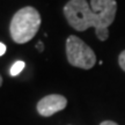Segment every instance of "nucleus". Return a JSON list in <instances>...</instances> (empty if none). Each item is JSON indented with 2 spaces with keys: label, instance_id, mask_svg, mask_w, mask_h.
I'll use <instances>...</instances> for the list:
<instances>
[{
  "label": "nucleus",
  "instance_id": "nucleus-1",
  "mask_svg": "<svg viewBox=\"0 0 125 125\" xmlns=\"http://www.w3.org/2000/svg\"><path fill=\"white\" fill-rule=\"evenodd\" d=\"M64 15L68 24L76 31H85L95 28V34L100 41L108 40V28L115 21L117 13L116 0H70L64 6Z\"/></svg>",
  "mask_w": 125,
  "mask_h": 125
},
{
  "label": "nucleus",
  "instance_id": "nucleus-2",
  "mask_svg": "<svg viewBox=\"0 0 125 125\" xmlns=\"http://www.w3.org/2000/svg\"><path fill=\"white\" fill-rule=\"evenodd\" d=\"M41 14L31 6L19 9L13 15L9 24V32L12 40L18 44H24L31 41L41 27Z\"/></svg>",
  "mask_w": 125,
  "mask_h": 125
},
{
  "label": "nucleus",
  "instance_id": "nucleus-3",
  "mask_svg": "<svg viewBox=\"0 0 125 125\" xmlns=\"http://www.w3.org/2000/svg\"><path fill=\"white\" fill-rule=\"evenodd\" d=\"M67 62L72 66L82 70H90L96 64V54L80 37L71 35L66 40Z\"/></svg>",
  "mask_w": 125,
  "mask_h": 125
},
{
  "label": "nucleus",
  "instance_id": "nucleus-4",
  "mask_svg": "<svg viewBox=\"0 0 125 125\" xmlns=\"http://www.w3.org/2000/svg\"><path fill=\"white\" fill-rule=\"evenodd\" d=\"M66 105L67 100L65 96L59 95V94H51V95H46L43 98H41L37 103L36 109L41 116L50 117L64 110Z\"/></svg>",
  "mask_w": 125,
  "mask_h": 125
},
{
  "label": "nucleus",
  "instance_id": "nucleus-5",
  "mask_svg": "<svg viewBox=\"0 0 125 125\" xmlns=\"http://www.w3.org/2000/svg\"><path fill=\"white\" fill-rule=\"evenodd\" d=\"M24 66H26V62H22V60H18V62H15L12 65V67H10V75L12 76H16L19 75L21 72L23 71V68H24Z\"/></svg>",
  "mask_w": 125,
  "mask_h": 125
},
{
  "label": "nucleus",
  "instance_id": "nucleus-6",
  "mask_svg": "<svg viewBox=\"0 0 125 125\" xmlns=\"http://www.w3.org/2000/svg\"><path fill=\"white\" fill-rule=\"evenodd\" d=\"M118 64H119V66H121L122 70L125 72V50L122 51L121 54L118 56Z\"/></svg>",
  "mask_w": 125,
  "mask_h": 125
},
{
  "label": "nucleus",
  "instance_id": "nucleus-7",
  "mask_svg": "<svg viewBox=\"0 0 125 125\" xmlns=\"http://www.w3.org/2000/svg\"><path fill=\"white\" fill-rule=\"evenodd\" d=\"M6 50H7L6 45H5L4 43H1V42H0V57H1V56H2L5 52H6Z\"/></svg>",
  "mask_w": 125,
  "mask_h": 125
},
{
  "label": "nucleus",
  "instance_id": "nucleus-8",
  "mask_svg": "<svg viewBox=\"0 0 125 125\" xmlns=\"http://www.w3.org/2000/svg\"><path fill=\"white\" fill-rule=\"evenodd\" d=\"M100 125H118V124H117L116 122H112V121H104Z\"/></svg>",
  "mask_w": 125,
  "mask_h": 125
},
{
  "label": "nucleus",
  "instance_id": "nucleus-9",
  "mask_svg": "<svg viewBox=\"0 0 125 125\" xmlns=\"http://www.w3.org/2000/svg\"><path fill=\"white\" fill-rule=\"evenodd\" d=\"M36 48H37V50H38V51H43V50H44V45H43V43H42V42H38V43H37V45H36Z\"/></svg>",
  "mask_w": 125,
  "mask_h": 125
},
{
  "label": "nucleus",
  "instance_id": "nucleus-10",
  "mask_svg": "<svg viewBox=\"0 0 125 125\" xmlns=\"http://www.w3.org/2000/svg\"><path fill=\"white\" fill-rule=\"evenodd\" d=\"M1 85H2V76L0 75V87H1Z\"/></svg>",
  "mask_w": 125,
  "mask_h": 125
}]
</instances>
